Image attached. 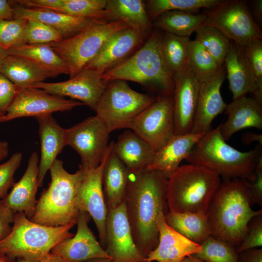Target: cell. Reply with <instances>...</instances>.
I'll use <instances>...</instances> for the list:
<instances>
[{
	"label": "cell",
	"mask_w": 262,
	"mask_h": 262,
	"mask_svg": "<svg viewBox=\"0 0 262 262\" xmlns=\"http://www.w3.org/2000/svg\"><path fill=\"white\" fill-rule=\"evenodd\" d=\"M262 246V214L256 216L249 221L246 234L240 245L235 248L239 253L244 250Z\"/></svg>",
	"instance_id": "obj_45"
},
{
	"label": "cell",
	"mask_w": 262,
	"mask_h": 262,
	"mask_svg": "<svg viewBox=\"0 0 262 262\" xmlns=\"http://www.w3.org/2000/svg\"><path fill=\"white\" fill-rule=\"evenodd\" d=\"M196 40L200 44L220 65L224 61L230 47L229 40L217 29L203 24L196 31Z\"/></svg>",
	"instance_id": "obj_38"
},
{
	"label": "cell",
	"mask_w": 262,
	"mask_h": 262,
	"mask_svg": "<svg viewBox=\"0 0 262 262\" xmlns=\"http://www.w3.org/2000/svg\"><path fill=\"white\" fill-rule=\"evenodd\" d=\"M180 262H204L194 256L193 255H190L185 258Z\"/></svg>",
	"instance_id": "obj_55"
},
{
	"label": "cell",
	"mask_w": 262,
	"mask_h": 262,
	"mask_svg": "<svg viewBox=\"0 0 262 262\" xmlns=\"http://www.w3.org/2000/svg\"><path fill=\"white\" fill-rule=\"evenodd\" d=\"M8 55L7 51L0 46V67L3 61Z\"/></svg>",
	"instance_id": "obj_57"
},
{
	"label": "cell",
	"mask_w": 262,
	"mask_h": 262,
	"mask_svg": "<svg viewBox=\"0 0 262 262\" xmlns=\"http://www.w3.org/2000/svg\"><path fill=\"white\" fill-rule=\"evenodd\" d=\"M129 27L123 21L98 19L70 37L48 44L65 61L71 78L83 69L112 35Z\"/></svg>",
	"instance_id": "obj_8"
},
{
	"label": "cell",
	"mask_w": 262,
	"mask_h": 262,
	"mask_svg": "<svg viewBox=\"0 0 262 262\" xmlns=\"http://www.w3.org/2000/svg\"><path fill=\"white\" fill-rule=\"evenodd\" d=\"M129 172L126 211L135 244L146 258L158 244L157 216L160 212L165 215L169 212L168 178L159 171L147 168Z\"/></svg>",
	"instance_id": "obj_1"
},
{
	"label": "cell",
	"mask_w": 262,
	"mask_h": 262,
	"mask_svg": "<svg viewBox=\"0 0 262 262\" xmlns=\"http://www.w3.org/2000/svg\"><path fill=\"white\" fill-rule=\"evenodd\" d=\"M160 212L156 219L158 231L157 247L147 256L145 262H180L201 249L200 245L183 236L169 226Z\"/></svg>",
	"instance_id": "obj_21"
},
{
	"label": "cell",
	"mask_w": 262,
	"mask_h": 262,
	"mask_svg": "<svg viewBox=\"0 0 262 262\" xmlns=\"http://www.w3.org/2000/svg\"><path fill=\"white\" fill-rule=\"evenodd\" d=\"M15 213L2 200H0V242L10 234L14 223Z\"/></svg>",
	"instance_id": "obj_48"
},
{
	"label": "cell",
	"mask_w": 262,
	"mask_h": 262,
	"mask_svg": "<svg viewBox=\"0 0 262 262\" xmlns=\"http://www.w3.org/2000/svg\"><path fill=\"white\" fill-rule=\"evenodd\" d=\"M20 89L0 73V114L4 115Z\"/></svg>",
	"instance_id": "obj_46"
},
{
	"label": "cell",
	"mask_w": 262,
	"mask_h": 262,
	"mask_svg": "<svg viewBox=\"0 0 262 262\" xmlns=\"http://www.w3.org/2000/svg\"><path fill=\"white\" fill-rule=\"evenodd\" d=\"M151 33L131 27L117 31L106 41L83 68L102 75L131 56Z\"/></svg>",
	"instance_id": "obj_14"
},
{
	"label": "cell",
	"mask_w": 262,
	"mask_h": 262,
	"mask_svg": "<svg viewBox=\"0 0 262 262\" xmlns=\"http://www.w3.org/2000/svg\"><path fill=\"white\" fill-rule=\"evenodd\" d=\"M13 19L14 10L10 0H0V20Z\"/></svg>",
	"instance_id": "obj_51"
},
{
	"label": "cell",
	"mask_w": 262,
	"mask_h": 262,
	"mask_svg": "<svg viewBox=\"0 0 262 262\" xmlns=\"http://www.w3.org/2000/svg\"><path fill=\"white\" fill-rule=\"evenodd\" d=\"M105 12L109 21H123L129 27L151 32L152 23L142 0H106Z\"/></svg>",
	"instance_id": "obj_31"
},
{
	"label": "cell",
	"mask_w": 262,
	"mask_h": 262,
	"mask_svg": "<svg viewBox=\"0 0 262 262\" xmlns=\"http://www.w3.org/2000/svg\"><path fill=\"white\" fill-rule=\"evenodd\" d=\"M223 0H149L145 1L150 20H154L162 13L172 10H179L195 14L199 9L214 8Z\"/></svg>",
	"instance_id": "obj_37"
},
{
	"label": "cell",
	"mask_w": 262,
	"mask_h": 262,
	"mask_svg": "<svg viewBox=\"0 0 262 262\" xmlns=\"http://www.w3.org/2000/svg\"><path fill=\"white\" fill-rule=\"evenodd\" d=\"M84 262H113L111 259L107 258H97L89 260Z\"/></svg>",
	"instance_id": "obj_56"
},
{
	"label": "cell",
	"mask_w": 262,
	"mask_h": 262,
	"mask_svg": "<svg viewBox=\"0 0 262 262\" xmlns=\"http://www.w3.org/2000/svg\"><path fill=\"white\" fill-rule=\"evenodd\" d=\"M106 0H60L54 12L76 17L107 19L105 6Z\"/></svg>",
	"instance_id": "obj_40"
},
{
	"label": "cell",
	"mask_w": 262,
	"mask_h": 262,
	"mask_svg": "<svg viewBox=\"0 0 262 262\" xmlns=\"http://www.w3.org/2000/svg\"><path fill=\"white\" fill-rule=\"evenodd\" d=\"M9 151L8 142L0 140V161L5 159L8 156Z\"/></svg>",
	"instance_id": "obj_54"
},
{
	"label": "cell",
	"mask_w": 262,
	"mask_h": 262,
	"mask_svg": "<svg viewBox=\"0 0 262 262\" xmlns=\"http://www.w3.org/2000/svg\"><path fill=\"white\" fill-rule=\"evenodd\" d=\"M39 162L37 153L33 152L23 175L18 181L14 183L10 192L2 199L15 213L23 212L29 219L34 213L37 202Z\"/></svg>",
	"instance_id": "obj_22"
},
{
	"label": "cell",
	"mask_w": 262,
	"mask_h": 262,
	"mask_svg": "<svg viewBox=\"0 0 262 262\" xmlns=\"http://www.w3.org/2000/svg\"><path fill=\"white\" fill-rule=\"evenodd\" d=\"M110 148L100 164L95 168H84V176L77 196V206L80 210L89 213L92 218L98 231L99 243L104 249L106 244V220L107 208L105 202L102 186L103 167L112 150Z\"/></svg>",
	"instance_id": "obj_16"
},
{
	"label": "cell",
	"mask_w": 262,
	"mask_h": 262,
	"mask_svg": "<svg viewBox=\"0 0 262 262\" xmlns=\"http://www.w3.org/2000/svg\"><path fill=\"white\" fill-rule=\"evenodd\" d=\"M91 217L80 210L76 233L60 242L51 250L65 262H84L97 258H111L101 246L88 226Z\"/></svg>",
	"instance_id": "obj_18"
},
{
	"label": "cell",
	"mask_w": 262,
	"mask_h": 262,
	"mask_svg": "<svg viewBox=\"0 0 262 262\" xmlns=\"http://www.w3.org/2000/svg\"><path fill=\"white\" fill-rule=\"evenodd\" d=\"M39 125L41 157L39 162L38 185L42 186L45 175L63 148L67 145V129L59 125L52 114L35 117Z\"/></svg>",
	"instance_id": "obj_23"
},
{
	"label": "cell",
	"mask_w": 262,
	"mask_h": 262,
	"mask_svg": "<svg viewBox=\"0 0 262 262\" xmlns=\"http://www.w3.org/2000/svg\"><path fill=\"white\" fill-rule=\"evenodd\" d=\"M244 179L221 182L209 206L207 215L212 235L234 248L241 243L252 218L262 214L254 211Z\"/></svg>",
	"instance_id": "obj_2"
},
{
	"label": "cell",
	"mask_w": 262,
	"mask_h": 262,
	"mask_svg": "<svg viewBox=\"0 0 262 262\" xmlns=\"http://www.w3.org/2000/svg\"><path fill=\"white\" fill-rule=\"evenodd\" d=\"M247 3H249L252 12H250L252 16L256 22V24L260 28L262 25V0H252L249 1Z\"/></svg>",
	"instance_id": "obj_50"
},
{
	"label": "cell",
	"mask_w": 262,
	"mask_h": 262,
	"mask_svg": "<svg viewBox=\"0 0 262 262\" xmlns=\"http://www.w3.org/2000/svg\"><path fill=\"white\" fill-rule=\"evenodd\" d=\"M252 182L245 179V182L248 191L252 204L262 206V159L261 160L255 170L252 177Z\"/></svg>",
	"instance_id": "obj_47"
},
{
	"label": "cell",
	"mask_w": 262,
	"mask_h": 262,
	"mask_svg": "<svg viewBox=\"0 0 262 262\" xmlns=\"http://www.w3.org/2000/svg\"><path fill=\"white\" fill-rule=\"evenodd\" d=\"M112 151L129 172L147 168L155 153L148 143L131 130L125 131L113 142Z\"/></svg>",
	"instance_id": "obj_27"
},
{
	"label": "cell",
	"mask_w": 262,
	"mask_h": 262,
	"mask_svg": "<svg viewBox=\"0 0 262 262\" xmlns=\"http://www.w3.org/2000/svg\"><path fill=\"white\" fill-rule=\"evenodd\" d=\"M237 262H262V249L253 248L238 253Z\"/></svg>",
	"instance_id": "obj_49"
},
{
	"label": "cell",
	"mask_w": 262,
	"mask_h": 262,
	"mask_svg": "<svg viewBox=\"0 0 262 262\" xmlns=\"http://www.w3.org/2000/svg\"><path fill=\"white\" fill-rule=\"evenodd\" d=\"M204 133L174 135L155 152L153 160L147 168L159 171L168 178L179 168L180 162L189 156Z\"/></svg>",
	"instance_id": "obj_26"
},
{
	"label": "cell",
	"mask_w": 262,
	"mask_h": 262,
	"mask_svg": "<svg viewBox=\"0 0 262 262\" xmlns=\"http://www.w3.org/2000/svg\"><path fill=\"white\" fill-rule=\"evenodd\" d=\"M39 262H65L57 255L51 251L44 256Z\"/></svg>",
	"instance_id": "obj_53"
},
{
	"label": "cell",
	"mask_w": 262,
	"mask_h": 262,
	"mask_svg": "<svg viewBox=\"0 0 262 262\" xmlns=\"http://www.w3.org/2000/svg\"><path fill=\"white\" fill-rule=\"evenodd\" d=\"M0 73L6 77L20 89L44 81L59 74L43 67L27 59L8 55L3 61Z\"/></svg>",
	"instance_id": "obj_28"
},
{
	"label": "cell",
	"mask_w": 262,
	"mask_h": 262,
	"mask_svg": "<svg viewBox=\"0 0 262 262\" xmlns=\"http://www.w3.org/2000/svg\"><path fill=\"white\" fill-rule=\"evenodd\" d=\"M129 170L112 150L103 169L102 186L107 210L114 208L125 198Z\"/></svg>",
	"instance_id": "obj_30"
},
{
	"label": "cell",
	"mask_w": 262,
	"mask_h": 262,
	"mask_svg": "<svg viewBox=\"0 0 262 262\" xmlns=\"http://www.w3.org/2000/svg\"><path fill=\"white\" fill-rule=\"evenodd\" d=\"M262 146L242 152L227 143L220 125L205 133L186 158L189 164L206 167L225 180L250 179L262 159Z\"/></svg>",
	"instance_id": "obj_3"
},
{
	"label": "cell",
	"mask_w": 262,
	"mask_h": 262,
	"mask_svg": "<svg viewBox=\"0 0 262 262\" xmlns=\"http://www.w3.org/2000/svg\"><path fill=\"white\" fill-rule=\"evenodd\" d=\"M10 2L14 10V19L38 20L57 31L64 39L75 35L91 23L99 19L76 17L48 10L27 8L15 0H10Z\"/></svg>",
	"instance_id": "obj_25"
},
{
	"label": "cell",
	"mask_w": 262,
	"mask_h": 262,
	"mask_svg": "<svg viewBox=\"0 0 262 262\" xmlns=\"http://www.w3.org/2000/svg\"><path fill=\"white\" fill-rule=\"evenodd\" d=\"M107 82L113 80L129 81L158 90L160 94H173L174 77L163 56L160 33L152 32L143 45L129 58L103 74Z\"/></svg>",
	"instance_id": "obj_5"
},
{
	"label": "cell",
	"mask_w": 262,
	"mask_h": 262,
	"mask_svg": "<svg viewBox=\"0 0 262 262\" xmlns=\"http://www.w3.org/2000/svg\"><path fill=\"white\" fill-rule=\"evenodd\" d=\"M188 65L192 73L199 82L206 81L224 66L197 41L190 40L188 49Z\"/></svg>",
	"instance_id": "obj_36"
},
{
	"label": "cell",
	"mask_w": 262,
	"mask_h": 262,
	"mask_svg": "<svg viewBox=\"0 0 262 262\" xmlns=\"http://www.w3.org/2000/svg\"><path fill=\"white\" fill-rule=\"evenodd\" d=\"M156 98L137 92L124 80L106 82L96 110V115L110 132L130 129L136 117L151 105Z\"/></svg>",
	"instance_id": "obj_9"
},
{
	"label": "cell",
	"mask_w": 262,
	"mask_h": 262,
	"mask_svg": "<svg viewBox=\"0 0 262 262\" xmlns=\"http://www.w3.org/2000/svg\"><path fill=\"white\" fill-rule=\"evenodd\" d=\"M51 181L37 200L30 219L40 225L58 227L76 223L79 213L77 196L84 176L80 165L74 173L68 172L63 162L56 159L49 170Z\"/></svg>",
	"instance_id": "obj_4"
},
{
	"label": "cell",
	"mask_w": 262,
	"mask_h": 262,
	"mask_svg": "<svg viewBox=\"0 0 262 262\" xmlns=\"http://www.w3.org/2000/svg\"><path fill=\"white\" fill-rule=\"evenodd\" d=\"M204 25L213 27L229 40L240 46L253 39H262L261 29L256 24L246 0H223L216 7L205 9Z\"/></svg>",
	"instance_id": "obj_10"
},
{
	"label": "cell",
	"mask_w": 262,
	"mask_h": 262,
	"mask_svg": "<svg viewBox=\"0 0 262 262\" xmlns=\"http://www.w3.org/2000/svg\"><path fill=\"white\" fill-rule=\"evenodd\" d=\"M206 17L203 12L194 14L172 10L162 13L152 23V26L164 32L189 37L193 32L204 24Z\"/></svg>",
	"instance_id": "obj_33"
},
{
	"label": "cell",
	"mask_w": 262,
	"mask_h": 262,
	"mask_svg": "<svg viewBox=\"0 0 262 262\" xmlns=\"http://www.w3.org/2000/svg\"><path fill=\"white\" fill-rule=\"evenodd\" d=\"M175 87L173 94L175 134L191 132L194 123L200 82L188 65L174 77Z\"/></svg>",
	"instance_id": "obj_19"
},
{
	"label": "cell",
	"mask_w": 262,
	"mask_h": 262,
	"mask_svg": "<svg viewBox=\"0 0 262 262\" xmlns=\"http://www.w3.org/2000/svg\"><path fill=\"white\" fill-rule=\"evenodd\" d=\"M201 249L192 255L204 262H237L238 253L229 244L213 235L200 245Z\"/></svg>",
	"instance_id": "obj_39"
},
{
	"label": "cell",
	"mask_w": 262,
	"mask_h": 262,
	"mask_svg": "<svg viewBox=\"0 0 262 262\" xmlns=\"http://www.w3.org/2000/svg\"><path fill=\"white\" fill-rule=\"evenodd\" d=\"M189 37L160 33V46L164 61L173 77L188 66Z\"/></svg>",
	"instance_id": "obj_35"
},
{
	"label": "cell",
	"mask_w": 262,
	"mask_h": 262,
	"mask_svg": "<svg viewBox=\"0 0 262 262\" xmlns=\"http://www.w3.org/2000/svg\"><path fill=\"white\" fill-rule=\"evenodd\" d=\"M110 132L97 116H90L67 129V145L80 156L84 168L97 167L109 151Z\"/></svg>",
	"instance_id": "obj_12"
},
{
	"label": "cell",
	"mask_w": 262,
	"mask_h": 262,
	"mask_svg": "<svg viewBox=\"0 0 262 262\" xmlns=\"http://www.w3.org/2000/svg\"><path fill=\"white\" fill-rule=\"evenodd\" d=\"M225 65L214 76L200 82L196 108L191 133H204L211 130L214 119L225 111L227 104L220 89L225 78Z\"/></svg>",
	"instance_id": "obj_20"
},
{
	"label": "cell",
	"mask_w": 262,
	"mask_h": 262,
	"mask_svg": "<svg viewBox=\"0 0 262 262\" xmlns=\"http://www.w3.org/2000/svg\"><path fill=\"white\" fill-rule=\"evenodd\" d=\"M27 22V19L22 18L0 20V46L7 51L26 44Z\"/></svg>",
	"instance_id": "obj_42"
},
{
	"label": "cell",
	"mask_w": 262,
	"mask_h": 262,
	"mask_svg": "<svg viewBox=\"0 0 262 262\" xmlns=\"http://www.w3.org/2000/svg\"><path fill=\"white\" fill-rule=\"evenodd\" d=\"M226 72L232 100L256 92V84L240 48L230 41L224 61Z\"/></svg>",
	"instance_id": "obj_29"
},
{
	"label": "cell",
	"mask_w": 262,
	"mask_h": 262,
	"mask_svg": "<svg viewBox=\"0 0 262 262\" xmlns=\"http://www.w3.org/2000/svg\"><path fill=\"white\" fill-rule=\"evenodd\" d=\"M221 182L220 177L206 167L192 164L180 166L168 178L169 211L206 214Z\"/></svg>",
	"instance_id": "obj_6"
},
{
	"label": "cell",
	"mask_w": 262,
	"mask_h": 262,
	"mask_svg": "<svg viewBox=\"0 0 262 262\" xmlns=\"http://www.w3.org/2000/svg\"><path fill=\"white\" fill-rule=\"evenodd\" d=\"M113 262H145L132 237L124 200L108 209L104 248Z\"/></svg>",
	"instance_id": "obj_15"
},
{
	"label": "cell",
	"mask_w": 262,
	"mask_h": 262,
	"mask_svg": "<svg viewBox=\"0 0 262 262\" xmlns=\"http://www.w3.org/2000/svg\"><path fill=\"white\" fill-rule=\"evenodd\" d=\"M2 115H1V114H0V116H2Z\"/></svg>",
	"instance_id": "obj_60"
},
{
	"label": "cell",
	"mask_w": 262,
	"mask_h": 262,
	"mask_svg": "<svg viewBox=\"0 0 262 262\" xmlns=\"http://www.w3.org/2000/svg\"><path fill=\"white\" fill-rule=\"evenodd\" d=\"M13 262H27L22 259H19V260H15Z\"/></svg>",
	"instance_id": "obj_59"
},
{
	"label": "cell",
	"mask_w": 262,
	"mask_h": 262,
	"mask_svg": "<svg viewBox=\"0 0 262 262\" xmlns=\"http://www.w3.org/2000/svg\"><path fill=\"white\" fill-rule=\"evenodd\" d=\"M62 35L53 28L38 20L29 19L25 29L27 44H46L63 40Z\"/></svg>",
	"instance_id": "obj_43"
},
{
	"label": "cell",
	"mask_w": 262,
	"mask_h": 262,
	"mask_svg": "<svg viewBox=\"0 0 262 262\" xmlns=\"http://www.w3.org/2000/svg\"><path fill=\"white\" fill-rule=\"evenodd\" d=\"M238 46L255 82L256 92L252 98L262 105V39H251Z\"/></svg>",
	"instance_id": "obj_41"
},
{
	"label": "cell",
	"mask_w": 262,
	"mask_h": 262,
	"mask_svg": "<svg viewBox=\"0 0 262 262\" xmlns=\"http://www.w3.org/2000/svg\"><path fill=\"white\" fill-rule=\"evenodd\" d=\"M7 52L8 55L27 59L43 67L55 71L59 74L69 75L65 61L48 44H26L10 48Z\"/></svg>",
	"instance_id": "obj_34"
},
{
	"label": "cell",
	"mask_w": 262,
	"mask_h": 262,
	"mask_svg": "<svg viewBox=\"0 0 262 262\" xmlns=\"http://www.w3.org/2000/svg\"><path fill=\"white\" fill-rule=\"evenodd\" d=\"M148 143L155 151L175 135L173 94H160L141 112L129 129Z\"/></svg>",
	"instance_id": "obj_11"
},
{
	"label": "cell",
	"mask_w": 262,
	"mask_h": 262,
	"mask_svg": "<svg viewBox=\"0 0 262 262\" xmlns=\"http://www.w3.org/2000/svg\"><path fill=\"white\" fill-rule=\"evenodd\" d=\"M76 224L49 227L32 221L23 212L17 213L11 232L0 242V251L12 262H39L60 242L74 235L70 230Z\"/></svg>",
	"instance_id": "obj_7"
},
{
	"label": "cell",
	"mask_w": 262,
	"mask_h": 262,
	"mask_svg": "<svg viewBox=\"0 0 262 262\" xmlns=\"http://www.w3.org/2000/svg\"><path fill=\"white\" fill-rule=\"evenodd\" d=\"M84 105L79 101L66 99L39 88H22L19 90L6 114L0 116V123L19 117H36L52 114L56 112L69 111L77 106Z\"/></svg>",
	"instance_id": "obj_13"
},
{
	"label": "cell",
	"mask_w": 262,
	"mask_h": 262,
	"mask_svg": "<svg viewBox=\"0 0 262 262\" xmlns=\"http://www.w3.org/2000/svg\"><path fill=\"white\" fill-rule=\"evenodd\" d=\"M101 76L94 70L83 68L67 81L57 82H41L29 87L39 88L55 96L68 97L79 100L95 111L106 85Z\"/></svg>",
	"instance_id": "obj_17"
},
{
	"label": "cell",
	"mask_w": 262,
	"mask_h": 262,
	"mask_svg": "<svg viewBox=\"0 0 262 262\" xmlns=\"http://www.w3.org/2000/svg\"><path fill=\"white\" fill-rule=\"evenodd\" d=\"M228 118L220 124V131L225 141L236 132L246 128L262 129V105L253 98L242 96L232 100L225 110Z\"/></svg>",
	"instance_id": "obj_24"
},
{
	"label": "cell",
	"mask_w": 262,
	"mask_h": 262,
	"mask_svg": "<svg viewBox=\"0 0 262 262\" xmlns=\"http://www.w3.org/2000/svg\"><path fill=\"white\" fill-rule=\"evenodd\" d=\"M242 141L245 144H250L256 141L262 146V134L252 132H246L242 136Z\"/></svg>",
	"instance_id": "obj_52"
},
{
	"label": "cell",
	"mask_w": 262,
	"mask_h": 262,
	"mask_svg": "<svg viewBox=\"0 0 262 262\" xmlns=\"http://www.w3.org/2000/svg\"><path fill=\"white\" fill-rule=\"evenodd\" d=\"M22 159L21 152L13 154L9 160L0 164V198L4 197L8 189L13 185L14 175Z\"/></svg>",
	"instance_id": "obj_44"
},
{
	"label": "cell",
	"mask_w": 262,
	"mask_h": 262,
	"mask_svg": "<svg viewBox=\"0 0 262 262\" xmlns=\"http://www.w3.org/2000/svg\"><path fill=\"white\" fill-rule=\"evenodd\" d=\"M164 219L173 229L199 245L212 235L207 214L169 211Z\"/></svg>",
	"instance_id": "obj_32"
},
{
	"label": "cell",
	"mask_w": 262,
	"mask_h": 262,
	"mask_svg": "<svg viewBox=\"0 0 262 262\" xmlns=\"http://www.w3.org/2000/svg\"><path fill=\"white\" fill-rule=\"evenodd\" d=\"M0 262H13L6 255L0 251Z\"/></svg>",
	"instance_id": "obj_58"
}]
</instances>
